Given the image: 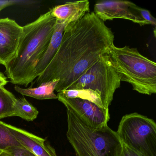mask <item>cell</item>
<instances>
[{"label":"cell","instance_id":"7a4b0ae2","mask_svg":"<svg viewBox=\"0 0 156 156\" xmlns=\"http://www.w3.org/2000/svg\"><path fill=\"white\" fill-rule=\"evenodd\" d=\"M56 22L50 10L23 26L17 55L5 66L12 83L27 87L36 79V66L50 44Z\"/></svg>","mask_w":156,"mask_h":156},{"label":"cell","instance_id":"5bb4252c","mask_svg":"<svg viewBox=\"0 0 156 156\" xmlns=\"http://www.w3.org/2000/svg\"><path fill=\"white\" fill-rule=\"evenodd\" d=\"M57 95L66 98H77L92 102L98 107L105 108L102 104L100 95L90 89H73L66 90L58 93Z\"/></svg>","mask_w":156,"mask_h":156},{"label":"cell","instance_id":"d6986e66","mask_svg":"<svg viewBox=\"0 0 156 156\" xmlns=\"http://www.w3.org/2000/svg\"><path fill=\"white\" fill-rule=\"evenodd\" d=\"M131 8L138 13L140 17L143 21V25L150 24L156 27V19L152 16L149 11L138 7L134 3L132 5Z\"/></svg>","mask_w":156,"mask_h":156},{"label":"cell","instance_id":"ba28073f","mask_svg":"<svg viewBox=\"0 0 156 156\" xmlns=\"http://www.w3.org/2000/svg\"><path fill=\"white\" fill-rule=\"evenodd\" d=\"M23 31L14 20L0 19V65L6 66L16 57Z\"/></svg>","mask_w":156,"mask_h":156},{"label":"cell","instance_id":"7402d4cb","mask_svg":"<svg viewBox=\"0 0 156 156\" xmlns=\"http://www.w3.org/2000/svg\"><path fill=\"white\" fill-rule=\"evenodd\" d=\"M126 147V148L127 150V151L128 152L129 156H144V155H142V154L135 151L127 147Z\"/></svg>","mask_w":156,"mask_h":156},{"label":"cell","instance_id":"9c48e42d","mask_svg":"<svg viewBox=\"0 0 156 156\" xmlns=\"http://www.w3.org/2000/svg\"><path fill=\"white\" fill-rule=\"evenodd\" d=\"M133 3L126 1H103L94 5V13L102 21L119 19L131 21L144 26L138 13L131 7Z\"/></svg>","mask_w":156,"mask_h":156},{"label":"cell","instance_id":"8992f818","mask_svg":"<svg viewBox=\"0 0 156 156\" xmlns=\"http://www.w3.org/2000/svg\"><path fill=\"white\" fill-rule=\"evenodd\" d=\"M121 82L109 55L106 54L100 57L66 90H93L100 95L104 107L107 109L113 101L115 92L120 87Z\"/></svg>","mask_w":156,"mask_h":156},{"label":"cell","instance_id":"603a6c76","mask_svg":"<svg viewBox=\"0 0 156 156\" xmlns=\"http://www.w3.org/2000/svg\"><path fill=\"white\" fill-rule=\"evenodd\" d=\"M123 151H122V154H121V156H129V154L127 150L126 147L123 145Z\"/></svg>","mask_w":156,"mask_h":156},{"label":"cell","instance_id":"8fae6325","mask_svg":"<svg viewBox=\"0 0 156 156\" xmlns=\"http://www.w3.org/2000/svg\"><path fill=\"white\" fill-rule=\"evenodd\" d=\"M89 5L87 0L72 2L55 6L50 10L56 20L64 21L68 24L79 20L89 12Z\"/></svg>","mask_w":156,"mask_h":156},{"label":"cell","instance_id":"52a82bcc","mask_svg":"<svg viewBox=\"0 0 156 156\" xmlns=\"http://www.w3.org/2000/svg\"><path fill=\"white\" fill-rule=\"evenodd\" d=\"M59 101L80 118L85 124L95 129L108 126L110 119L109 109L99 107L87 100L80 98H66L57 95Z\"/></svg>","mask_w":156,"mask_h":156},{"label":"cell","instance_id":"cb8c5ba5","mask_svg":"<svg viewBox=\"0 0 156 156\" xmlns=\"http://www.w3.org/2000/svg\"><path fill=\"white\" fill-rule=\"evenodd\" d=\"M2 152V151L0 150V154L1 153V152Z\"/></svg>","mask_w":156,"mask_h":156},{"label":"cell","instance_id":"277c9868","mask_svg":"<svg viewBox=\"0 0 156 156\" xmlns=\"http://www.w3.org/2000/svg\"><path fill=\"white\" fill-rule=\"evenodd\" d=\"M108 54L121 81L129 83L140 94H156V62L140 54L136 48L128 46L113 45Z\"/></svg>","mask_w":156,"mask_h":156},{"label":"cell","instance_id":"6da1fadb","mask_svg":"<svg viewBox=\"0 0 156 156\" xmlns=\"http://www.w3.org/2000/svg\"><path fill=\"white\" fill-rule=\"evenodd\" d=\"M114 33L94 12L66 24L60 47L51 62L37 77V86L59 79V93L79 79L114 45Z\"/></svg>","mask_w":156,"mask_h":156},{"label":"cell","instance_id":"7c38bea8","mask_svg":"<svg viewBox=\"0 0 156 156\" xmlns=\"http://www.w3.org/2000/svg\"><path fill=\"white\" fill-rule=\"evenodd\" d=\"M66 25V23L64 21L56 20L54 31L50 44L36 66L35 68L36 78L41 75L45 70L58 51L62 42L64 28Z\"/></svg>","mask_w":156,"mask_h":156},{"label":"cell","instance_id":"e0dca14e","mask_svg":"<svg viewBox=\"0 0 156 156\" xmlns=\"http://www.w3.org/2000/svg\"><path fill=\"white\" fill-rule=\"evenodd\" d=\"M21 144L5 126L4 122L0 120V150L3 151Z\"/></svg>","mask_w":156,"mask_h":156},{"label":"cell","instance_id":"44dd1931","mask_svg":"<svg viewBox=\"0 0 156 156\" xmlns=\"http://www.w3.org/2000/svg\"><path fill=\"white\" fill-rule=\"evenodd\" d=\"M8 82L9 81L7 80V77L3 73L0 72V87L5 86Z\"/></svg>","mask_w":156,"mask_h":156},{"label":"cell","instance_id":"30bf717a","mask_svg":"<svg viewBox=\"0 0 156 156\" xmlns=\"http://www.w3.org/2000/svg\"><path fill=\"white\" fill-rule=\"evenodd\" d=\"M5 126L17 140L37 156H57L56 151L44 139L24 129L4 122Z\"/></svg>","mask_w":156,"mask_h":156},{"label":"cell","instance_id":"ffe728a7","mask_svg":"<svg viewBox=\"0 0 156 156\" xmlns=\"http://www.w3.org/2000/svg\"><path fill=\"white\" fill-rule=\"evenodd\" d=\"M16 2L14 1H0V12L7 7L15 4Z\"/></svg>","mask_w":156,"mask_h":156},{"label":"cell","instance_id":"4fadbf2b","mask_svg":"<svg viewBox=\"0 0 156 156\" xmlns=\"http://www.w3.org/2000/svg\"><path fill=\"white\" fill-rule=\"evenodd\" d=\"M59 79L43 83L37 87L23 88L15 85L14 89L18 93L23 96L33 98L38 100L57 99V96L55 94L56 85Z\"/></svg>","mask_w":156,"mask_h":156},{"label":"cell","instance_id":"ac0fdd59","mask_svg":"<svg viewBox=\"0 0 156 156\" xmlns=\"http://www.w3.org/2000/svg\"><path fill=\"white\" fill-rule=\"evenodd\" d=\"M0 156H37L32 151L23 145H18L3 151Z\"/></svg>","mask_w":156,"mask_h":156},{"label":"cell","instance_id":"3957f363","mask_svg":"<svg viewBox=\"0 0 156 156\" xmlns=\"http://www.w3.org/2000/svg\"><path fill=\"white\" fill-rule=\"evenodd\" d=\"M66 137L76 156H121L123 146L117 134L108 126L95 129L66 109Z\"/></svg>","mask_w":156,"mask_h":156},{"label":"cell","instance_id":"2e32d148","mask_svg":"<svg viewBox=\"0 0 156 156\" xmlns=\"http://www.w3.org/2000/svg\"><path fill=\"white\" fill-rule=\"evenodd\" d=\"M17 98L12 93L0 87V119L14 116V107Z\"/></svg>","mask_w":156,"mask_h":156},{"label":"cell","instance_id":"5b68a950","mask_svg":"<svg viewBox=\"0 0 156 156\" xmlns=\"http://www.w3.org/2000/svg\"><path fill=\"white\" fill-rule=\"evenodd\" d=\"M117 134L123 145L144 156H156V124L137 113L122 117Z\"/></svg>","mask_w":156,"mask_h":156},{"label":"cell","instance_id":"9a60e30c","mask_svg":"<svg viewBox=\"0 0 156 156\" xmlns=\"http://www.w3.org/2000/svg\"><path fill=\"white\" fill-rule=\"evenodd\" d=\"M38 110L24 97L17 98L14 107V116L28 121H34L38 117Z\"/></svg>","mask_w":156,"mask_h":156}]
</instances>
